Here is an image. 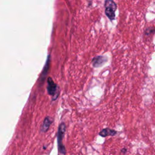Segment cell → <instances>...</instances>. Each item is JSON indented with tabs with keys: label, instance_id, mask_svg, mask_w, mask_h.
Masks as SVG:
<instances>
[{
	"label": "cell",
	"instance_id": "obj_5",
	"mask_svg": "<svg viewBox=\"0 0 155 155\" xmlns=\"http://www.w3.org/2000/svg\"><path fill=\"white\" fill-rule=\"evenodd\" d=\"M51 123H52V120L51 119V118L48 116L45 117L44 121H43V124L41 126V131L42 132H44V133L47 131L49 129L50 126L51 125Z\"/></svg>",
	"mask_w": 155,
	"mask_h": 155
},
{
	"label": "cell",
	"instance_id": "obj_7",
	"mask_svg": "<svg viewBox=\"0 0 155 155\" xmlns=\"http://www.w3.org/2000/svg\"><path fill=\"white\" fill-rule=\"evenodd\" d=\"M49 64H50V55L48 56V58H47L46 64H45V65L44 66V70H43L42 73V76H41V79L42 81L44 80L45 77V76L47 74V71H48V68H49Z\"/></svg>",
	"mask_w": 155,
	"mask_h": 155
},
{
	"label": "cell",
	"instance_id": "obj_1",
	"mask_svg": "<svg viewBox=\"0 0 155 155\" xmlns=\"http://www.w3.org/2000/svg\"><path fill=\"white\" fill-rule=\"evenodd\" d=\"M116 9L117 5L113 1L107 0L105 1V13L111 21L115 19Z\"/></svg>",
	"mask_w": 155,
	"mask_h": 155
},
{
	"label": "cell",
	"instance_id": "obj_2",
	"mask_svg": "<svg viewBox=\"0 0 155 155\" xmlns=\"http://www.w3.org/2000/svg\"><path fill=\"white\" fill-rule=\"evenodd\" d=\"M65 125L64 123H61L58 128V149L59 151L61 154H65L66 150L65 148L64 145L62 143V139L64 137V135L65 131Z\"/></svg>",
	"mask_w": 155,
	"mask_h": 155
},
{
	"label": "cell",
	"instance_id": "obj_8",
	"mask_svg": "<svg viewBox=\"0 0 155 155\" xmlns=\"http://www.w3.org/2000/svg\"><path fill=\"white\" fill-rule=\"evenodd\" d=\"M155 33V27H148L145 30L144 34L145 36H150Z\"/></svg>",
	"mask_w": 155,
	"mask_h": 155
},
{
	"label": "cell",
	"instance_id": "obj_3",
	"mask_svg": "<svg viewBox=\"0 0 155 155\" xmlns=\"http://www.w3.org/2000/svg\"><path fill=\"white\" fill-rule=\"evenodd\" d=\"M47 91L49 95L54 97V100L58 97V87L56 84L54 82L53 79L49 77L47 79Z\"/></svg>",
	"mask_w": 155,
	"mask_h": 155
},
{
	"label": "cell",
	"instance_id": "obj_4",
	"mask_svg": "<svg viewBox=\"0 0 155 155\" xmlns=\"http://www.w3.org/2000/svg\"><path fill=\"white\" fill-rule=\"evenodd\" d=\"M107 59L102 56H98L94 58L92 60L93 66L94 67H98L102 65L106 61Z\"/></svg>",
	"mask_w": 155,
	"mask_h": 155
},
{
	"label": "cell",
	"instance_id": "obj_6",
	"mask_svg": "<svg viewBox=\"0 0 155 155\" xmlns=\"http://www.w3.org/2000/svg\"><path fill=\"white\" fill-rule=\"evenodd\" d=\"M117 133L116 131L114 130H111L110 129L108 128H104L103 130H102L99 134L102 136V137H106V136H114Z\"/></svg>",
	"mask_w": 155,
	"mask_h": 155
}]
</instances>
